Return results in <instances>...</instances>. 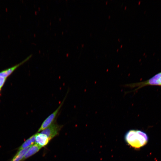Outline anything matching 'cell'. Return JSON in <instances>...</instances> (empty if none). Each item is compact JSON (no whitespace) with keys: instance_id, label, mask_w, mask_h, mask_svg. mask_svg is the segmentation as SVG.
<instances>
[{"instance_id":"5","label":"cell","mask_w":161,"mask_h":161,"mask_svg":"<svg viewBox=\"0 0 161 161\" xmlns=\"http://www.w3.org/2000/svg\"><path fill=\"white\" fill-rule=\"evenodd\" d=\"M30 55L19 63L0 72V76L7 78L18 67L28 60L32 57Z\"/></svg>"},{"instance_id":"4","label":"cell","mask_w":161,"mask_h":161,"mask_svg":"<svg viewBox=\"0 0 161 161\" xmlns=\"http://www.w3.org/2000/svg\"><path fill=\"white\" fill-rule=\"evenodd\" d=\"M62 126V125L58 124L55 120L48 127L41 131V133L46 135L51 140L58 134Z\"/></svg>"},{"instance_id":"2","label":"cell","mask_w":161,"mask_h":161,"mask_svg":"<svg viewBox=\"0 0 161 161\" xmlns=\"http://www.w3.org/2000/svg\"><path fill=\"white\" fill-rule=\"evenodd\" d=\"M149 86H161V72L157 74L145 81L125 84L123 86L131 89L135 88L131 91L125 92V94H126L130 92H135L143 87Z\"/></svg>"},{"instance_id":"8","label":"cell","mask_w":161,"mask_h":161,"mask_svg":"<svg viewBox=\"0 0 161 161\" xmlns=\"http://www.w3.org/2000/svg\"><path fill=\"white\" fill-rule=\"evenodd\" d=\"M30 147L18 150L10 161H22Z\"/></svg>"},{"instance_id":"9","label":"cell","mask_w":161,"mask_h":161,"mask_svg":"<svg viewBox=\"0 0 161 161\" xmlns=\"http://www.w3.org/2000/svg\"><path fill=\"white\" fill-rule=\"evenodd\" d=\"M35 134L25 140L18 148V150L30 147L35 144Z\"/></svg>"},{"instance_id":"7","label":"cell","mask_w":161,"mask_h":161,"mask_svg":"<svg viewBox=\"0 0 161 161\" xmlns=\"http://www.w3.org/2000/svg\"><path fill=\"white\" fill-rule=\"evenodd\" d=\"M42 148L36 144L30 146L25 154L22 161L30 157L38 152Z\"/></svg>"},{"instance_id":"6","label":"cell","mask_w":161,"mask_h":161,"mask_svg":"<svg viewBox=\"0 0 161 161\" xmlns=\"http://www.w3.org/2000/svg\"><path fill=\"white\" fill-rule=\"evenodd\" d=\"M35 135V144L42 148L46 146L51 140L45 134L42 133H37Z\"/></svg>"},{"instance_id":"3","label":"cell","mask_w":161,"mask_h":161,"mask_svg":"<svg viewBox=\"0 0 161 161\" xmlns=\"http://www.w3.org/2000/svg\"><path fill=\"white\" fill-rule=\"evenodd\" d=\"M68 92L69 91L68 90L62 101L58 108L43 121L38 131V132H41L47 128L56 120L57 115L66 98Z\"/></svg>"},{"instance_id":"1","label":"cell","mask_w":161,"mask_h":161,"mask_svg":"<svg viewBox=\"0 0 161 161\" xmlns=\"http://www.w3.org/2000/svg\"><path fill=\"white\" fill-rule=\"evenodd\" d=\"M124 139L129 145L135 148H139L147 143L148 138L147 134L143 131L131 129L126 132Z\"/></svg>"}]
</instances>
